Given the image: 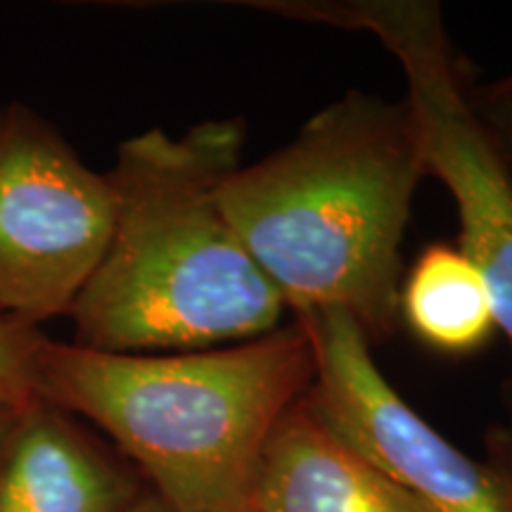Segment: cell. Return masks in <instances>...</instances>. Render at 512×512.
<instances>
[{
    "instance_id": "cell-1",
    "label": "cell",
    "mask_w": 512,
    "mask_h": 512,
    "mask_svg": "<svg viewBox=\"0 0 512 512\" xmlns=\"http://www.w3.org/2000/svg\"><path fill=\"white\" fill-rule=\"evenodd\" d=\"M247 126L211 119L183 136L124 140L107 174L112 233L69 311L74 344L110 354L226 347L280 328L287 306L219 202Z\"/></svg>"
},
{
    "instance_id": "cell-2",
    "label": "cell",
    "mask_w": 512,
    "mask_h": 512,
    "mask_svg": "<svg viewBox=\"0 0 512 512\" xmlns=\"http://www.w3.org/2000/svg\"><path fill=\"white\" fill-rule=\"evenodd\" d=\"M422 178L408 100L349 91L223 178L219 202L292 316L342 311L384 342L399 325L401 245Z\"/></svg>"
},
{
    "instance_id": "cell-3",
    "label": "cell",
    "mask_w": 512,
    "mask_h": 512,
    "mask_svg": "<svg viewBox=\"0 0 512 512\" xmlns=\"http://www.w3.org/2000/svg\"><path fill=\"white\" fill-rule=\"evenodd\" d=\"M313 380L299 320L226 347L110 354L46 339L38 396L105 430L178 512H252L278 422Z\"/></svg>"
},
{
    "instance_id": "cell-4",
    "label": "cell",
    "mask_w": 512,
    "mask_h": 512,
    "mask_svg": "<svg viewBox=\"0 0 512 512\" xmlns=\"http://www.w3.org/2000/svg\"><path fill=\"white\" fill-rule=\"evenodd\" d=\"M252 10L368 31L401 64L427 176L456 204L458 247L482 271L512 347V183L470 105L467 69L432 0H256Z\"/></svg>"
},
{
    "instance_id": "cell-5",
    "label": "cell",
    "mask_w": 512,
    "mask_h": 512,
    "mask_svg": "<svg viewBox=\"0 0 512 512\" xmlns=\"http://www.w3.org/2000/svg\"><path fill=\"white\" fill-rule=\"evenodd\" d=\"M107 174L24 105L0 110V316H69L112 233Z\"/></svg>"
},
{
    "instance_id": "cell-6",
    "label": "cell",
    "mask_w": 512,
    "mask_h": 512,
    "mask_svg": "<svg viewBox=\"0 0 512 512\" xmlns=\"http://www.w3.org/2000/svg\"><path fill=\"white\" fill-rule=\"evenodd\" d=\"M309 332L313 418L427 512H512V477L441 437L377 368L370 342L342 311L297 313Z\"/></svg>"
},
{
    "instance_id": "cell-7",
    "label": "cell",
    "mask_w": 512,
    "mask_h": 512,
    "mask_svg": "<svg viewBox=\"0 0 512 512\" xmlns=\"http://www.w3.org/2000/svg\"><path fill=\"white\" fill-rule=\"evenodd\" d=\"M138 496L131 475L50 403L19 413L0 465V512H126Z\"/></svg>"
},
{
    "instance_id": "cell-8",
    "label": "cell",
    "mask_w": 512,
    "mask_h": 512,
    "mask_svg": "<svg viewBox=\"0 0 512 512\" xmlns=\"http://www.w3.org/2000/svg\"><path fill=\"white\" fill-rule=\"evenodd\" d=\"M252 512H427L339 444L304 399L268 439Z\"/></svg>"
},
{
    "instance_id": "cell-9",
    "label": "cell",
    "mask_w": 512,
    "mask_h": 512,
    "mask_svg": "<svg viewBox=\"0 0 512 512\" xmlns=\"http://www.w3.org/2000/svg\"><path fill=\"white\" fill-rule=\"evenodd\" d=\"M399 320L441 354L479 351L498 330L484 275L460 247L437 242L420 252L399 287Z\"/></svg>"
},
{
    "instance_id": "cell-10",
    "label": "cell",
    "mask_w": 512,
    "mask_h": 512,
    "mask_svg": "<svg viewBox=\"0 0 512 512\" xmlns=\"http://www.w3.org/2000/svg\"><path fill=\"white\" fill-rule=\"evenodd\" d=\"M46 339L34 325L0 316V406L24 411L41 401L38 366Z\"/></svg>"
},
{
    "instance_id": "cell-11",
    "label": "cell",
    "mask_w": 512,
    "mask_h": 512,
    "mask_svg": "<svg viewBox=\"0 0 512 512\" xmlns=\"http://www.w3.org/2000/svg\"><path fill=\"white\" fill-rule=\"evenodd\" d=\"M470 105L512 183V72L496 81H472Z\"/></svg>"
},
{
    "instance_id": "cell-12",
    "label": "cell",
    "mask_w": 512,
    "mask_h": 512,
    "mask_svg": "<svg viewBox=\"0 0 512 512\" xmlns=\"http://www.w3.org/2000/svg\"><path fill=\"white\" fill-rule=\"evenodd\" d=\"M19 413H22V411H19V408L0 406V465H3L5 448H8L10 434H12V430H15Z\"/></svg>"
},
{
    "instance_id": "cell-13",
    "label": "cell",
    "mask_w": 512,
    "mask_h": 512,
    "mask_svg": "<svg viewBox=\"0 0 512 512\" xmlns=\"http://www.w3.org/2000/svg\"><path fill=\"white\" fill-rule=\"evenodd\" d=\"M126 512H178L155 494H140Z\"/></svg>"
},
{
    "instance_id": "cell-14",
    "label": "cell",
    "mask_w": 512,
    "mask_h": 512,
    "mask_svg": "<svg viewBox=\"0 0 512 512\" xmlns=\"http://www.w3.org/2000/svg\"><path fill=\"white\" fill-rule=\"evenodd\" d=\"M505 467V470H508L510 472V477H512V465H503Z\"/></svg>"
}]
</instances>
